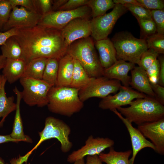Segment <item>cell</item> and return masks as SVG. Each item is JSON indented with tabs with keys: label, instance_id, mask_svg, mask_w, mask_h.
I'll list each match as a JSON object with an SVG mask.
<instances>
[{
	"label": "cell",
	"instance_id": "cell-20",
	"mask_svg": "<svg viewBox=\"0 0 164 164\" xmlns=\"http://www.w3.org/2000/svg\"><path fill=\"white\" fill-rule=\"evenodd\" d=\"M73 67L74 58L67 53L59 60L57 82L55 86L70 87Z\"/></svg>",
	"mask_w": 164,
	"mask_h": 164
},
{
	"label": "cell",
	"instance_id": "cell-41",
	"mask_svg": "<svg viewBox=\"0 0 164 164\" xmlns=\"http://www.w3.org/2000/svg\"><path fill=\"white\" fill-rule=\"evenodd\" d=\"M156 99L161 104H164V87L158 84L150 83Z\"/></svg>",
	"mask_w": 164,
	"mask_h": 164
},
{
	"label": "cell",
	"instance_id": "cell-33",
	"mask_svg": "<svg viewBox=\"0 0 164 164\" xmlns=\"http://www.w3.org/2000/svg\"><path fill=\"white\" fill-rule=\"evenodd\" d=\"M136 19H149L152 18L150 10L142 7L131 4L123 5Z\"/></svg>",
	"mask_w": 164,
	"mask_h": 164
},
{
	"label": "cell",
	"instance_id": "cell-16",
	"mask_svg": "<svg viewBox=\"0 0 164 164\" xmlns=\"http://www.w3.org/2000/svg\"><path fill=\"white\" fill-rule=\"evenodd\" d=\"M112 111L122 121L130 135L132 147V156L129 159V164H134L137 154L142 149L149 147L155 151L154 145L147 140L137 128L133 127L132 123L124 117L117 109Z\"/></svg>",
	"mask_w": 164,
	"mask_h": 164
},
{
	"label": "cell",
	"instance_id": "cell-7",
	"mask_svg": "<svg viewBox=\"0 0 164 164\" xmlns=\"http://www.w3.org/2000/svg\"><path fill=\"white\" fill-rule=\"evenodd\" d=\"M23 87L22 99L30 106L42 107L48 103V94L53 87L43 80L22 77L19 80Z\"/></svg>",
	"mask_w": 164,
	"mask_h": 164
},
{
	"label": "cell",
	"instance_id": "cell-36",
	"mask_svg": "<svg viewBox=\"0 0 164 164\" xmlns=\"http://www.w3.org/2000/svg\"><path fill=\"white\" fill-rule=\"evenodd\" d=\"M159 67V61L157 59L146 70L150 83H157Z\"/></svg>",
	"mask_w": 164,
	"mask_h": 164
},
{
	"label": "cell",
	"instance_id": "cell-15",
	"mask_svg": "<svg viewBox=\"0 0 164 164\" xmlns=\"http://www.w3.org/2000/svg\"><path fill=\"white\" fill-rule=\"evenodd\" d=\"M137 129L145 138L150 140L155 148V152L164 154V118L138 125Z\"/></svg>",
	"mask_w": 164,
	"mask_h": 164
},
{
	"label": "cell",
	"instance_id": "cell-10",
	"mask_svg": "<svg viewBox=\"0 0 164 164\" xmlns=\"http://www.w3.org/2000/svg\"><path fill=\"white\" fill-rule=\"evenodd\" d=\"M121 86V82L117 80L103 76L94 77L90 83L79 90L78 95L83 102L93 97L103 98L116 93Z\"/></svg>",
	"mask_w": 164,
	"mask_h": 164
},
{
	"label": "cell",
	"instance_id": "cell-46",
	"mask_svg": "<svg viewBox=\"0 0 164 164\" xmlns=\"http://www.w3.org/2000/svg\"><path fill=\"white\" fill-rule=\"evenodd\" d=\"M113 1L114 4H119L123 5L125 4H131L142 6L137 0H113Z\"/></svg>",
	"mask_w": 164,
	"mask_h": 164
},
{
	"label": "cell",
	"instance_id": "cell-40",
	"mask_svg": "<svg viewBox=\"0 0 164 164\" xmlns=\"http://www.w3.org/2000/svg\"><path fill=\"white\" fill-rule=\"evenodd\" d=\"M88 0H68L58 10H71L87 5Z\"/></svg>",
	"mask_w": 164,
	"mask_h": 164
},
{
	"label": "cell",
	"instance_id": "cell-51",
	"mask_svg": "<svg viewBox=\"0 0 164 164\" xmlns=\"http://www.w3.org/2000/svg\"><path fill=\"white\" fill-rule=\"evenodd\" d=\"M0 164H5L3 160L0 158Z\"/></svg>",
	"mask_w": 164,
	"mask_h": 164
},
{
	"label": "cell",
	"instance_id": "cell-13",
	"mask_svg": "<svg viewBox=\"0 0 164 164\" xmlns=\"http://www.w3.org/2000/svg\"><path fill=\"white\" fill-rule=\"evenodd\" d=\"M119 91L113 95H109L102 98L98 107L103 110L111 111L123 106L129 105L135 99L147 97L145 94L132 89L129 87L121 86Z\"/></svg>",
	"mask_w": 164,
	"mask_h": 164
},
{
	"label": "cell",
	"instance_id": "cell-43",
	"mask_svg": "<svg viewBox=\"0 0 164 164\" xmlns=\"http://www.w3.org/2000/svg\"><path fill=\"white\" fill-rule=\"evenodd\" d=\"M159 70L157 84L164 87V58L161 56L159 58Z\"/></svg>",
	"mask_w": 164,
	"mask_h": 164
},
{
	"label": "cell",
	"instance_id": "cell-48",
	"mask_svg": "<svg viewBox=\"0 0 164 164\" xmlns=\"http://www.w3.org/2000/svg\"><path fill=\"white\" fill-rule=\"evenodd\" d=\"M6 58L2 54L0 55V70L3 69L5 64Z\"/></svg>",
	"mask_w": 164,
	"mask_h": 164
},
{
	"label": "cell",
	"instance_id": "cell-28",
	"mask_svg": "<svg viewBox=\"0 0 164 164\" xmlns=\"http://www.w3.org/2000/svg\"><path fill=\"white\" fill-rule=\"evenodd\" d=\"M115 4L112 0H88L87 5L91 9V16L94 18L102 15L114 8Z\"/></svg>",
	"mask_w": 164,
	"mask_h": 164
},
{
	"label": "cell",
	"instance_id": "cell-11",
	"mask_svg": "<svg viewBox=\"0 0 164 164\" xmlns=\"http://www.w3.org/2000/svg\"><path fill=\"white\" fill-rule=\"evenodd\" d=\"M114 142L108 138H94L89 136L85 142L84 145L79 149L74 151L67 158L69 163H74L75 161L86 156L99 155L105 149L113 146Z\"/></svg>",
	"mask_w": 164,
	"mask_h": 164
},
{
	"label": "cell",
	"instance_id": "cell-23",
	"mask_svg": "<svg viewBox=\"0 0 164 164\" xmlns=\"http://www.w3.org/2000/svg\"><path fill=\"white\" fill-rule=\"evenodd\" d=\"M6 80L3 76L0 87V126H2L5 118L11 113L15 110L16 104L14 102L13 96L7 97L5 91Z\"/></svg>",
	"mask_w": 164,
	"mask_h": 164
},
{
	"label": "cell",
	"instance_id": "cell-35",
	"mask_svg": "<svg viewBox=\"0 0 164 164\" xmlns=\"http://www.w3.org/2000/svg\"><path fill=\"white\" fill-rule=\"evenodd\" d=\"M156 27V33L164 35V9L150 10Z\"/></svg>",
	"mask_w": 164,
	"mask_h": 164
},
{
	"label": "cell",
	"instance_id": "cell-18",
	"mask_svg": "<svg viewBox=\"0 0 164 164\" xmlns=\"http://www.w3.org/2000/svg\"><path fill=\"white\" fill-rule=\"evenodd\" d=\"M94 45L98 52L99 59L104 69L110 67L117 60L115 49L109 39L95 41Z\"/></svg>",
	"mask_w": 164,
	"mask_h": 164
},
{
	"label": "cell",
	"instance_id": "cell-3",
	"mask_svg": "<svg viewBox=\"0 0 164 164\" xmlns=\"http://www.w3.org/2000/svg\"><path fill=\"white\" fill-rule=\"evenodd\" d=\"M79 90L68 87H52L48 94L49 110L69 117L80 112L84 104L79 97Z\"/></svg>",
	"mask_w": 164,
	"mask_h": 164
},
{
	"label": "cell",
	"instance_id": "cell-47",
	"mask_svg": "<svg viewBox=\"0 0 164 164\" xmlns=\"http://www.w3.org/2000/svg\"><path fill=\"white\" fill-rule=\"evenodd\" d=\"M10 142H18L20 141L18 140L12 138L10 135H0V144Z\"/></svg>",
	"mask_w": 164,
	"mask_h": 164
},
{
	"label": "cell",
	"instance_id": "cell-4",
	"mask_svg": "<svg viewBox=\"0 0 164 164\" xmlns=\"http://www.w3.org/2000/svg\"><path fill=\"white\" fill-rule=\"evenodd\" d=\"M67 53L77 60L90 77L96 78L103 76L104 69L101 64L92 37L89 36L74 41L68 47Z\"/></svg>",
	"mask_w": 164,
	"mask_h": 164
},
{
	"label": "cell",
	"instance_id": "cell-21",
	"mask_svg": "<svg viewBox=\"0 0 164 164\" xmlns=\"http://www.w3.org/2000/svg\"><path fill=\"white\" fill-rule=\"evenodd\" d=\"M13 91L16 96V108L12 130L10 135L14 139L31 143L32 142V139L28 136L25 135L23 132L20 110V103L22 99L21 92L16 86Z\"/></svg>",
	"mask_w": 164,
	"mask_h": 164
},
{
	"label": "cell",
	"instance_id": "cell-29",
	"mask_svg": "<svg viewBox=\"0 0 164 164\" xmlns=\"http://www.w3.org/2000/svg\"><path fill=\"white\" fill-rule=\"evenodd\" d=\"M59 60L48 58L43 74L42 80L53 86H55L57 82Z\"/></svg>",
	"mask_w": 164,
	"mask_h": 164
},
{
	"label": "cell",
	"instance_id": "cell-24",
	"mask_svg": "<svg viewBox=\"0 0 164 164\" xmlns=\"http://www.w3.org/2000/svg\"><path fill=\"white\" fill-rule=\"evenodd\" d=\"M47 59L39 57L31 60L26 64L22 77L42 80Z\"/></svg>",
	"mask_w": 164,
	"mask_h": 164
},
{
	"label": "cell",
	"instance_id": "cell-49",
	"mask_svg": "<svg viewBox=\"0 0 164 164\" xmlns=\"http://www.w3.org/2000/svg\"><path fill=\"white\" fill-rule=\"evenodd\" d=\"M73 164H86L84 158L75 161Z\"/></svg>",
	"mask_w": 164,
	"mask_h": 164
},
{
	"label": "cell",
	"instance_id": "cell-14",
	"mask_svg": "<svg viewBox=\"0 0 164 164\" xmlns=\"http://www.w3.org/2000/svg\"><path fill=\"white\" fill-rule=\"evenodd\" d=\"M90 18H78L73 19L61 30L66 46L74 41L90 36L91 34Z\"/></svg>",
	"mask_w": 164,
	"mask_h": 164
},
{
	"label": "cell",
	"instance_id": "cell-50",
	"mask_svg": "<svg viewBox=\"0 0 164 164\" xmlns=\"http://www.w3.org/2000/svg\"><path fill=\"white\" fill-rule=\"evenodd\" d=\"M3 75L0 74V87L3 80Z\"/></svg>",
	"mask_w": 164,
	"mask_h": 164
},
{
	"label": "cell",
	"instance_id": "cell-6",
	"mask_svg": "<svg viewBox=\"0 0 164 164\" xmlns=\"http://www.w3.org/2000/svg\"><path fill=\"white\" fill-rule=\"evenodd\" d=\"M71 132L70 127L63 121L52 116L48 117L45 119L44 128L39 132V141L26 154L29 156L42 142L53 138L60 142L62 152H69L73 146V143L69 139Z\"/></svg>",
	"mask_w": 164,
	"mask_h": 164
},
{
	"label": "cell",
	"instance_id": "cell-39",
	"mask_svg": "<svg viewBox=\"0 0 164 164\" xmlns=\"http://www.w3.org/2000/svg\"><path fill=\"white\" fill-rule=\"evenodd\" d=\"M9 0L12 8L20 5L30 11L38 13L35 0Z\"/></svg>",
	"mask_w": 164,
	"mask_h": 164
},
{
	"label": "cell",
	"instance_id": "cell-22",
	"mask_svg": "<svg viewBox=\"0 0 164 164\" xmlns=\"http://www.w3.org/2000/svg\"><path fill=\"white\" fill-rule=\"evenodd\" d=\"M26 64L21 59H6L5 65L2 69V75L7 81L12 84L22 77Z\"/></svg>",
	"mask_w": 164,
	"mask_h": 164
},
{
	"label": "cell",
	"instance_id": "cell-17",
	"mask_svg": "<svg viewBox=\"0 0 164 164\" xmlns=\"http://www.w3.org/2000/svg\"><path fill=\"white\" fill-rule=\"evenodd\" d=\"M135 67V64L133 63L118 60L110 67L104 69L103 76L109 79L119 80L124 86L129 87L131 77L128 73Z\"/></svg>",
	"mask_w": 164,
	"mask_h": 164
},
{
	"label": "cell",
	"instance_id": "cell-31",
	"mask_svg": "<svg viewBox=\"0 0 164 164\" xmlns=\"http://www.w3.org/2000/svg\"><path fill=\"white\" fill-rule=\"evenodd\" d=\"M140 26V39H145L147 37L156 33L155 23L152 18L149 19H136Z\"/></svg>",
	"mask_w": 164,
	"mask_h": 164
},
{
	"label": "cell",
	"instance_id": "cell-44",
	"mask_svg": "<svg viewBox=\"0 0 164 164\" xmlns=\"http://www.w3.org/2000/svg\"><path fill=\"white\" fill-rule=\"evenodd\" d=\"M98 155L87 156L86 164H103Z\"/></svg>",
	"mask_w": 164,
	"mask_h": 164
},
{
	"label": "cell",
	"instance_id": "cell-32",
	"mask_svg": "<svg viewBox=\"0 0 164 164\" xmlns=\"http://www.w3.org/2000/svg\"><path fill=\"white\" fill-rule=\"evenodd\" d=\"M159 54L151 49H148L142 55L138 64L145 71L157 59Z\"/></svg>",
	"mask_w": 164,
	"mask_h": 164
},
{
	"label": "cell",
	"instance_id": "cell-25",
	"mask_svg": "<svg viewBox=\"0 0 164 164\" xmlns=\"http://www.w3.org/2000/svg\"><path fill=\"white\" fill-rule=\"evenodd\" d=\"M94 78L90 77L80 63L74 59L73 71L69 87L80 90L90 83Z\"/></svg>",
	"mask_w": 164,
	"mask_h": 164
},
{
	"label": "cell",
	"instance_id": "cell-9",
	"mask_svg": "<svg viewBox=\"0 0 164 164\" xmlns=\"http://www.w3.org/2000/svg\"><path fill=\"white\" fill-rule=\"evenodd\" d=\"M91 11L87 5L71 10L51 11L43 16L38 25L61 30L70 22L78 18H90Z\"/></svg>",
	"mask_w": 164,
	"mask_h": 164
},
{
	"label": "cell",
	"instance_id": "cell-34",
	"mask_svg": "<svg viewBox=\"0 0 164 164\" xmlns=\"http://www.w3.org/2000/svg\"><path fill=\"white\" fill-rule=\"evenodd\" d=\"M12 9L9 0L0 1V29H2L7 22Z\"/></svg>",
	"mask_w": 164,
	"mask_h": 164
},
{
	"label": "cell",
	"instance_id": "cell-37",
	"mask_svg": "<svg viewBox=\"0 0 164 164\" xmlns=\"http://www.w3.org/2000/svg\"><path fill=\"white\" fill-rule=\"evenodd\" d=\"M142 7L150 10L164 9L162 0H137Z\"/></svg>",
	"mask_w": 164,
	"mask_h": 164
},
{
	"label": "cell",
	"instance_id": "cell-45",
	"mask_svg": "<svg viewBox=\"0 0 164 164\" xmlns=\"http://www.w3.org/2000/svg\"><path fill=\"white\" fill-rule=\"evenodd\" d=\"M68 0H52V11H58Z\"/></svg>",
	"mask_w": 164,
	"mask_h": 164
},
{
	"label": "cell",
	"instance_id": "cell-30",
	"mask_svg": "<svg viewBox=\"0 0 164 164\" xmlns=\"http://www.w3.org/2000/svg\"><path fill=\"white\" fill-rule=\"evenodd\" d=\"M148 49H151L159 54L164 53V35L157 33L145 39Z\"/></svg>",
	"mask_w": 164,
	"mask_h": 164
},
{
	"label": "cell",
	"instance_id": "cell-1",
	"mask_svg": "<svg viewBox=\"0 0 164 164\" xmlns=\"http://www.w3.org/2000/svg\"><path fill=\"white\" fill-rule=\"evenodd\" d=\"M22 50L21 59L26 64L38 58H55L59 60L67 53L61 30L46 28L39 25L18 28L13 36Z\"/></svg>",
	"mask_w": 164,
	"mask_h": 164
},
{
	"label": "cell",
	"instance_id": "cell-38",
	"mask_svg": "<svg viewBox=\"0 0 164 164\" xmlns=\"http://www.w3.org/2000/svg\"><path fill=\"white\" fill-rule=\"evenodd\" d=\"M38 13L44 15L52 11V0H35Z\"/></svg>",
	"mask_w": 164,
	"mask_h": 164
},
{
	"label": "cell",
	"instance_id": "cell-19",
	"mask_svg": "<svg viewBox=\"0 0 164 164\" xmlns=\"http://www.w3.org/2000/svg\"><path fill=\"white\" fill-rule=\"evenodd\" d=\"M130 85L138 91L148 94L150 97H155L146 71L142 67H135L131 71Z\"/></svg>",
	"mask_w": 164,
	"mask_h": 164
},
{
	"label": "cell",
	"instance_id": "cell-12",
	"mask_svg": "<svg viewBox=\"0 0 164 164\" xmlns=\"http://www.w3.org/2000/svg\"><path fill=\"white\" fill-rule=\"evenodd\" d=\"M42 15L25 8H12L9 19L2 29L4 32L13 28L31 27L37 25Z\"/></svg>",
	"mask_w": 164,
	"mask_h": 164
},
{
	"label": "cell",
	"instance_id": "cell-27",
	"mask_svg": "<svg viewBox=\"0 0 164 164\" xmlns=\"http://www.w3.org/2000/svg\"><path fill=\"white\" fill-rule=\"evenodd\" d=\"M1 49L2 55L6 59H21L22 49L19 43L13 36L8 38L1 45Z\"/></svg>",
	"mask_w": 164,
	"mask_h": 164
},
{
	"label": "cell",
	"instance_id": "cell-26",
	"mask_svg": "<svg viewBox=\"0 0 164 164\" xmlns=\"http://www.w3.org/2000/svg\"><path fill=\"white\" fill-rule=\"evenodd\" d=\"M132 152L131 150L116 151L112 146L109 148L108 153L102 152L98 156L101 161L106 164H129V158Z\"/></svg>",
	"mask_w": 164,
	"mask_h": 164
},
{
	"label": "cell",
	"instance_id": "cell-5",
	"mask_svg": "<svg viewBox=\"0 0 164 164\" xmlns=\"http://www.w3.org/2000/svg\"><path fill=\"white\" fill-rule=\"evenodd\" d=\"M115 49L118 60L138 64L148 47L145 39L135 37L127 31L116 33L111 40Z\"/></svg>",
	"mask_w": 164,
	"mask_h": 164
},
{
	"label": "cell",
	"instance_id": "cell-8",
	"mask_svg": "<svg viewBox=\"0 0 164 164\" xmlns=\"http://www.w3.org/2000/svg\"><path fill=\"white\" fill-rule=\"evenodd\" d=\"M128 11L123 5L115 4L110 12L91 20L92 38L95 41L106 39L118 20Z\"/></svg>",
	"mask_w": 164,
	"mask_h": 164
},
{
	"label": "cell",
	"instance_id": "cell-42",
	"mask_svg": "<svg viewBox=\"0 0 164 164\" xmlns=\"http://www.w3.org/2000/svg\"><path fill=\"white\" fill-rule=\"evenodd\" d=\"M18 30V28H13L3 32H0V46L3 44L9 38L16 35Z\"/></svg>",
	"mask_w": 164,
	"mask_h": 164
},
{
	"label": "cell",
	"instance_id": "cell-2",
	"mask_svg": "<svg viewBox=\"0 0 164 164\" xmlns=\"http://www.w3.org/2000/svg\"><path fill=\"white\" fill-rule=\"evenodd\" d=\"M129 105L128 107H121L117 110L129 122L138 125L164 118V105L153 97L137 98Z\"/></svg>",
	"mask_w": 164,
	"mask_h": 164
},
{
	"label": "cell",
	"instance_id": "cell-52",
	"mask_svg": "<svg viewBox=\"0 0 164 164\" xmlns=\"http://www.w3.org/2000/svg\"><path fill=\"white\" fill-rule=\"evenodd\" d=\"M1 0H0V1H1Z\"/></svg>",
	"mask_w": 164,
	"mask_h": 164
}]
</instances>
